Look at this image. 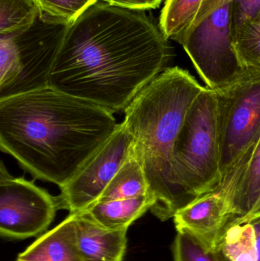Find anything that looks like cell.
Wrapping results in <instances>:
<instances>
[{
  "mask_svg": "<svg viewBox=\"0 0 260 261\" xmlns=\"http://www.w3.org/2000/svg\"><path fill=\"white\" fill-rule=\"evenodd\" d=\"M172 55L148 10L99 1L67 26L49 86L110 113L125 111Z\"/></svg>",
  "mask_w": 260,
  "mask_h": 261,
  "instance_id": "cell-1",
  "label": "cell"
},
{
  "mask_svg": "<svg viewBox=\"0 0 260 261\" xmlns=\"http://www.w3.org/2000/svg\"><path fill=\"white\" fill-rule=\"evenodd\" d=\"M113 113L51 87L0 99V148L36 179L68 184L108 141Z\"/></svg>",
  "mask_w": 260,
  "mask_h": 261,
  "instance_id": "cell-2",
  "label": "cell"
},
{
  "mask_svg": "<svg viewBox=\"0 0 260 261\" xmlns=\"http://www.w3.org/2000/svg\"><path fill=\"white\" fill-rule=\"evenodd\" d=\"M204 89L188 70L166 67L124 111L154 199L151 213L163 222L182 208L172 184L174 146L189 108Z\"/></svg>",
  "mask_w": 260,
  "mask_h": 261,
  "instance_id": "cell-3",
  "label": "cell"
},
{
  "mask_svg": "<svg viewBox=\"0 0 260 261\" xmlns=\"http://www.w3.org/2000/svg\"><path fill=\"white\" fill-rule=\"evenodd\" d=\"M220 160L216 92L206 87L189 108L174 146L172 184L182 208L218 190Z\"/></svg>",
  "mask_w": 260,
  "mask_h": 261,
  "instance_id": "cell-4",
  "label": "cell"
},
{
  "mask_svg": "<svg viewBox=\"0 0 260 261\" xmlns=\"http://www.w3.org/2000/svg\"><path fill=\"white\" fill-rule=\"evenodd\" d=\"M215 92L221 175L217 190H224L235 182L260 139V67L244 69L233 84Z\"/></svg>",
  "mask_w": 260,
  "mask_h": 261,
  "instance_id": "cell-5",
  "label": "cell"
},
{
  "mask_svg": "<svg viewBox=\"0 0 260 261\" xmlns=\"http://www.w3.org/2000/svg\"><path fill=\"white\" fill-rule=\"evenodd\" d=\"M67 26L41 13L26 32L0 35V99L49 87Z\"/></svg>",
  "mask_w": 260,
  "mask_h": 261,
  "instance_id": "cell-6",
  "label": "cell"
},
{
  "mask_svg": "<svg viewBox=\"0 0 260 261\" xmlns=\"http://www.w3.org/2000/svg\"><path fill=\"white\" fill-rule=\"evenodd\" d=\"M179 44L212 90H221L233 84L245 69L234 44L232 2L192 26Z\"/></svg>",
  "mask_w": 260,
  "mask_h": 261,
  "instance_id": "cell-7",
  "label": "cell"
},
{
  "mask_svg": "<svg viewBox=\"0 0 260 261\" xmlns=\"http://www.w3.org/2000/svg\"><path fill=\"white\" fill-rule=\"evenodd\" d=\"M58 210L56 196L23 176L9 174L0 166V233L9 239H26L42 234Z\"/></svg>",
  "mask_w": 260,
  "mask_h": 261,
  "instance_id": "cell-8",
  "label": "cell"
},
{
  "mask_svg": "<svg viewBox=\"0 0 260 261\" xmlns=\"http://www.w3.org/2000/svg\"><path fill=\"white\" fill-rule=\"evenodd\" d=\"M134 138L125 122L118 125L108 141L85 163L56 196L58 210L70 214L88 210L100 197L132 150Z\"/></svg>",
  "mask_w": 260,
  "mask_h": 261,
  "instance_id": "cell-9",
  "label": "cell"
},
{
  "mask_svg": "<svg viewBox=\"0 0 260 261\" xmlns=\"http://www.w3.org/2000/svg\"><path fill=\"white\" fill-rule=\"evenodd\" d=\"M172 219L177 231L189 234L215 252L232 219V208L222 193L214 191L179 210Z\"/></svg>",
  "mask_w": 260,
  "mask_h": 261,
  "instance_id": "cell-10",
  "label": "cell"
},
{
  "mask_svg": "<svg viewBox=\"0 0 260 261\" xmlns=\"http://www.w3.org/2000/svg\"><path fill=\"white\" fill-rule=\"evenodd\" d=\"M78 245L83 261H124L128 228L111 229L96 223L85 212L74 213Z\"/></svg>",
  "mask_w": 260,
  "mask_h": 261,
  "instance_id": "cell-11",
  "label": "cell"
},
{
  "mask_svg": "<svg viewBox=\"0 0 260 261\" xmlns=\"http://www.w3.org/2000/svg\"><path fill=\"white\" fill-rule=\"evenodd\" d=\"M21 260L83 261L78 245L74 214L41 234L18 254Z\"/></svg>",
  "mask_w": 260,
  "mask_h": 261,
  "instance_id": "cell-12",
  "label": "cell"
},
{
  "mask_svg": "<svg viewBox=\"0 0 260 261\" xmlns=\"http://www.w3.org/2000/svg\"><path fill=\"white\" fill-rule=\"evenodd\" d=\"M215 253L220 261H260V216L230 220Z\"/></svg>",
  "mask_w": 260,
  "mask_h": 261,
  "instance_id": "cell-13",
  "label": "cell"
},
{
  "mask_svg": "<svg viewBox=\"0 0 260 261\" xmlns=\"http://www.w3.org/2000/svg\"><path fill=\"white\" fill-rule=\"evenodd\" d=\"M222 193L228 200L232 219L247 217L260 196V139L235 182Z\"/></svg>",
  "mask_w": 260,
  "mask_h": 261,
  "instance_id": "cell-14",
  "label": "cell"
},
{
  "mask_svg": "<svg viewBox=\"0 0 260 261\" xmlns=\"http://www.w3.org/2000/svg\"><path fill=\"white\" fill-rule=\"evenodd\" d=\"M153 206L151 200L122 204L111 201H97L85 213L102 227L111 229L128 228Z\"/></svg>",
  "mask_w": 260,
  "mask_h": 261,
  "instance_id": "cell-15",
  "label": "cell"
},
{
  "mask_svg": "<svg viewBox=\"0 0 260 261\" xmlns=\"http://www.w3.org/2000/svg\"><path fill=\"white\" fill-rule=\"evenodd\" d=\"M207 0H166L160 14L159 26L168 40L180 42L195 22Z\"/></svg>",
  "mask_w": 260,
  "mask_h": 261,
  "instance_id": "cell-16",
  "label": "cell"
},
{
  "mask_svg": "<svg viewBox=\"0 0 260 261\" xmlns=\"http://www.w3.org/2000/svg\"><path fill=\"white\" fill-rule=\"evenodd\" d=\"M40 15L35 0H0V35L26 32Z\"/></svg>",
  "mask_w": 260,
  "mask_h": 261,
  "instance_id": "cell-17",
  "label": "cell"
},
{
  "mask_svg": "<svg viewBox=\"0 0 260 261\" xmlns=\"http://www.w3.org/2000/svg\"><path fill=\"white\" fill-rule=\"evenodd\" d=\"M234 44L244 68L260 67V13L234 38Z\"/></svg>",
  "mask_w": 260,
  "mask_h": 261,
  "instance_id": "cell-18",
  "label": "cell"
},
{
  "mask_svg": "<svg viewBox=\"0 0 260 261\" xmlns=\"http://www.w3.org/2000/svg\"><path fill=\"white\" fill-rule=\"evenodd\" d=\"M41 13L70 24L99 0H35Z\"/></svg>",
  "mask_w": 260,
  "mask_h": 261,
  "instance_id": "cell-19",
  "label": "cell"
},
{
  "mask_svg": "<svg viewBox=\"0 0 260 261\" xmlns=\"http://www.w3.org/2000/svg\"><path fill=\"white\" fill-rule=\"evenodd\" d=\"M172 255L174 261H220L214 251L189 234L179 231L172 245Z\"/></svg>",
  "mask_w": 260,
  "mask_h": 261,
  "instance_id": "cell-20",
  "label": "cell"
},
{
  "mask_svg": "<svg viewBox=\"0 0 260 261\" xmlns=\"http://www.w3.org/2000/svg\"><path fill=\"white\" fill-rule=\"evenodd\" d=\"M259 13L260 0H233L232 21L234 38Z\"/></svg>",
  "mask_w": 260,
  "mask_h": 261,
  "instance_id": "cell-21",
  "label": "cell"
},
{
  "mask_svg": "<svg viewBox=\"0 0 260 261\" xmlns=\"http://www.w3.org/2000/svg\"><path fill=\"white\" fill-rule=\"evenodd\" d=\"M125 9L149 10L157 9L163 0H99Z\"/></svg>",
  "mask_w": 260,
  "mask_h": 261,
  "instance_id": "cell-22",
  "label": "cell"
},
{
  "mask_svg": "<svg viewBox=\"0 0 260 261\" xmlns=\"http://www.w3.org/2000/svg\"><path fill=\"white\" fill-rule=\"evenodd\" d=\"M232 1H233V0H207V1L205 3V4L203 5L201 9H200L198 16H197L196 19H195V22L192 24V26L199 22L201 20L206 18L207 15L212 13L214 10L218 9V7L224 6V5L227 4V3H230V2Z\"/></svg>",
  "mask_w": 260,
  "mask_h": 261,
  "instance_id": "cell-23",
  "label": "cell"
},
{
  "mask_svg": "<svg viewBox=\"0 0 260 261\" xmlns=\"http://www.w3.org/2000/svg\"><path fill=\"white\" fill-rule=\"evenodd\" d=\"M259 216H260V196L257 202H256V205H255V206L253 207V210H252V211L250 212V214L247 217L241 219H230V220L247 221L254 219V218L259 217Z\"/></svg>",
  "mask_w": 260,
  "mask_h": 261,
  "instance_id": "cell-24",
  "label": "cell"
},
{
  "mask_svg": "<svg viewBox=\"0 0 260 261\" xmlns=\"http://www.w3.org/2000/svg\"><path fill=\"white\" fill-rule=\"evenodd\" d=\"M13 261H43V260H18V259H16L15 260Z\"/></svg>",
  "mask_w": 260,
  "mask_h": 261,
  "instance_id": "cell-25",
  "label": "cell"
}]
</instances>
